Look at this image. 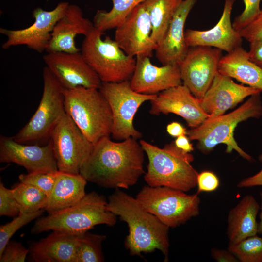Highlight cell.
I'll return each mask as SVG.
<instances>
[{
	"label": "cell",
	"mask_w": 262,
	"mask_h": 262,
	"mask_svg": "<svg viewBox=\"0 0 262 262\" xmlns=\"http://www.w3.org/2000/svg\"><path fill=\"white\" fill-rule=\"evenodd\" d=\"M144 153L136 138L116 142L104 137L94 144L80 174L100 187L128 189L144 173Z\"/></svg>",
	"instance_id": "1"
},
{
	"label": "cell",
	"mask_w": 262,
	"mask_h": 262,
	"mask_svg": "<svg viewBox=\"0 0 262 262\" xmlns=\"http://www.w3.org/2000/svg\"><path fill=\"white\" fill-rule=\"evenodd\" d=\"M107 209L125 222L129 228L125 246L131 255H141L157 249L168 261L169 228L147 211L136 198L116 190L107 201Z\"/></svg>",
	"instance_id": "2"
},
{
	"label": "cell",
	"mask_w": 262,
	"mask_h": 262,
	"mask_svg": "<svg viewBox=\"0 0 262 262\" xmlns=\"http://www.w3.org/2000/svg\"><path fill=\"white\" fill-rule=\"evenodd\" d=\"M139 143L148 160L144 180L152 187L165 186L185 192L197 186L198 173L191 163L194 157L178 148L174 141L160 148L144 140Z\"/></svg>",
	"instance_id": "3"
},
{
	"label": "cell",
	"mask_w": 262,
	"mask_h": 262,
	"mask_svg": "<svg viewBox=\"0 0 262 262\" xmlns=\"http://www.w3.org/2000/svg\"><path fill=\"white\" fill-rule=\"evenodd\" d=\"M105 197L92 192L77 203L48 215L38 218L31 229V233L39 234L48 231H60L80 234L96 226H114L117 216L107 208Z\"/></svg>",
	"instance_id": "4"
},
{
	"label": "cell",
	"mask_w": 262,
	"mask_h": 262,
	"mask_svg": "<svg viewBox=\"0 0 262 262\" xmlns=\"http://www.w3.org/2000/svg\"><path fill=\"white\" fill-rule=\"evenodd\" d=\"M260 94L250 96L246 101L232 112L209 117L197 127L187 130L189 138L198 142L197 147L204 154L209 153L215 146L224 144L227 146V153H230L235 150L243 159L252 161V157L238 145L234 138V131L240 122L250 118L259 119L262 116Z\"/></svg>",
	"instance_id": "5"
},
{
	"label": "cell",
	"mask_w": 262,
	"mask_h": 262,
	"mask_svg": "<svg viewBox=\"0 0 262 262\" xmlns=\"http://www.w3.org/2000/svg\"><path fill=\"white\" fill-rule=\"evenodd\" d=\"M64 98L66 113L93 144L111 135L112 111L99 89H64Z\"/></svg>",
	"instance_id": "6"
},
{
	"label": "cell",
	"mask_w": 262,
	"mask_h": 262,
	"mask_svg": "<svg viewBox=\"0 0 262 262\" xmlns=\"http://www.w3.org/2000/svg\"><path fill=\"white\" fill-rule=\"evenodd\" d=\"M43 90L39 105L29 122L14 136L17 142L44 145L66 114L64 88L47 66L43 70Z\"/></svg>",
	"instance_id": "7"
},
{
	"label": "cell",
	"mask_w": 262,
	"mask_h": 262,
	"mask_svg": "<svg viewBox=\"0 0 262 262\" xmlns=\"http://www.w3.org/2000/svg\"><path fill=\"white\" fill-rule=\"evenodd\" d=\"M94 28L82 41L81 52L84 59L102 82L130 81L133 74L136 59L127 54L115 40Z\"/></svg>",
	"instance_id": "8"
},
{
	"label": "cell",
	"mask_w": 262,
	"mask_h": 262,
	"mask_svg": "<svg viewBox=\"0 0 262 262\" xmlns=\"http://www.w3.org/2000/svg\"><path fill=\"white\" fill-rule=\"evenodd\" d=\"M198 193L165 186H144L136 196L139 203L161 222L170 228L186 223L199 215L201 202Z\"/></svg>",
	"instance_id": "9"
},
{
	"label": "cell",
	"mask_w": 262,
	"mask_h": 262,
	"mask_svg": "<svg viewBox=\"0 0 262 262\" xmlns=\"http://www.w3.org/2000/svg\"><path fill=\"white\" fill-rule=\"evenodd\" d=\"M108 101L112 113L113 125L111 135L116 140L130 137L136 139L142 133L133 126V119L140 106L151 101L157 95L139 93L131 87L130 81L102 82L99 89Z\"/></svg>",
	"instance_id": "10"
},
{
	"label": "cell",
	"mask_w": 262,
	"mask_h": 262,
	"mask_svg": "<svg viewBox=\"0 0 262 262\" xmlns=\"http://www.w3.org/2000/svg\"><path fill=\"white\" fill-rule=\"evenodd\" d=\"M50 140L58 170L80 174L94 144L66 113L53 129Z\"/></svg>",
	"instance_id": "11"
},
{
	"label": "cell",
	"mask_w": 262,
	"mask_h": 262,
	"mask_svg": "<svg viewBox=\"0 0 262 262\" xmlns=\"http://www.w3.org/2000/svg\"><path fill=\"white\" fill-rule=\"evenodd\" d=\"M69 5L67 1H62L50 11L40 7L34 9L32 12L34 22L24 29L11 30L0 28V33L7 38L2 48L7 49L12 47L25 45L38 53L46 51L54 27Z\"/></svg>",
	"instance_id": "12"
},
{
	"label": "cell",
	"mask_w": 262,
	"mask_h": 262,
	"mask_svg": "<svg viewBox=\"0 0 262 262\" xmlns=\"http://www.w3.org/2000/svg\"><path fill=\"white\" fill-rule=\"evenodd\" d=\"M222 52L213 47H190L180 64L182 84L196 98L204 96L218 72Z\"/></svg>",
	"instance_id": "13"
},
{
	"label": "cell",
	"mask_w": 262,
	"mask_h": 262,
	"mask_svg": "<svg viewBox=\"0 0 262 262\" xmlns=\"http://www.w3.org/2000/svg\"><path fill=\"white\" fill-rule=\"evenodd\" d=\"M152 31L150 16L143 2L115 28V40L130 56L150 57L158 45L152 39Z\"/></svg>",
	"instance_id": "14"
},
{
	"label": "cell",
	"mask_w": 262,
	"mask_h": 262,
	"mask_svg": "<svg viewBox=\"0 0 262 262\" xmlns=\"http://www.w3.org/2000/svg\"><path fill=\"white\" fill-rule=\"evenodd\" d=\"M46 66L65 89L79 87L99 89L102 82L80 51L53 52L43 56Z\"/></svg>",
	"instance_id": "15"
},
{
	"label": "cell",
	"mask_w": 262,
	"mask_h": 262,
	"mask_svg": "<svg viewBox=\"0 0 262 262\" xmlns=\"http://www.w3.org/2000/svg\"><path fill=\"white\" fill-rule=\"evenodd\" d=\"M0 162L15 163L28 173L58 171L50 140L44 145L21 144L11 137L0 136Z\"/></svg>",
	"instance_id": "16"
},
{
	"label": "cell",
	"mask_w": 262,
	"mask_h": 262,
	"mask_svg": "<svg viewBox=\"0 0 262 262\" xmlns=\"http://www.w3.org/2000/svg\"><path fill=\"white\" fill-rule=\"evenodd\" d=\"M150 102V114H174L182 117L191 129L200 126L209 117L201 107L199 99L182 83L159 93Z\"/></svg>",
	"instance_id": "17"
},
{
	"label": "cell",
	"mask_w": 262,
	"mask_h": 262,
	"mask_svg": "<svg viewBox=\"0 0 262 262\" xmlns=\"http://www.w3.org/2000/svg\"><path fill=\"white\" fill-rule=\"evenodd\" d=\"M130 81L134 91L148 95H157L182 83L179 65L158 66L146 56L136 57L135 69Z\"/></svg>",
	"instance_id": "18"
},
{
	"label": "cell",
	"mask_w": 262,
	"mask_h": 262,
	"mask_svg": "<svg viewBox=\"0 0 262 262\" xmlns=\"http://www.w3.org/2000/svg\"><path fill=\"white\" fill-rule=\"evenodd\" d=\"M262 92L254 87L237 84L231 78L218 72L199 101L209 117H213L223 115L247 97Z\"/></svg>",
	"instance_id": "19"
},
{
	"label": "cell",
	"mask_w": 262,
	"mask_h": 262,
	"mask_svg": "<svg viewBox=\"0 0 262 262\" xmlns=\"http://www.w3.org/2000/svg\"><path fill=\"white\" fill-rule=\"evenodd\" d=\"M235 0H225L222 16L217 23L208 30L187 29L185 38L188 47L218 49L227 53L241 47L242 37L233 27L231 15Z\"/></svg>",
	"instance_id": "20"
},
{
	"label": "cell",
	"mask_w": 262,
	"mask_h": 262,
	"mask_svg": "<svg viewBox=\"0 0 262 262\" xmlns=\"http://www.w3.org/2000/svg\"><path fill=\"white\" fill-rule=\"evenodd\" d=\"M196 0H183L174 15L168 29L156 48L155 55L162 64L179 65L184 58L189 47L185 38L187 18Z\"/></svg>",
	"instance_id": "21"
},
{
	"label": "cell",
	"mask_w": 262,
	"mask_h": 262,
	"mask_svg": "<svg viewBox=\"0 0 262 262\" xmlns=\"http://www.w3.org/2000/svg\"><path fill=\"white\" fill-rule=\"evenodd\" d=\"M95 28L94 24L84 17L82 9L76 4L68 5L65 14L55 24L47 53L81 51L76 46L78 35H88Z\"/></svg>",
	"instance_id": "22"
},
{
	"label": "cell",
	"mask_w": 262,
	"mask_h": 262,
	"mask_svg": "<svg viewBox=\"0 0 262 262\" xmlns=\"http://www.w3.org/2000/svg\"><path fill=\"white\" fill-rule=\"evenodd\" d=\"M80 234L53 231L45 238L30 244L31 258L35 262H75Z\"/></svg>",
	"instance_id": "23"
},
{
	"label": "cell",
	"mask_w": 262,
	"mask_h": 262,
	"mask_svg": "<svg viewBox=\"0 0 262 262\" xmlns=\"http://www.w3.org/2000/svg\"><path fill=\"white\" fill-rule=\"evenodd\" d=\"M260 206L252 195L244 196L229 211L227 235L229 245H232L258 234L257 216Z\"/></svg>",
	"instance_id": "24"
},
{
	"label": "cell",
	"mask_w": 262,
	"mask_h": 262,
	"mask_svg": "<svg viewBox=\"0 0 262 262\" xmlns=\"http://www.w3.org/2000/svg\"><path fill=\"white\" fill-rule=\"evenodd\" d=\"M218 72L262 91V68L250 60L248 51L242 47L222 57Z\"/></svg>",
	"instance_id": "25"
},
{
	"label": "cell",
	"mask_w": 262,
	"mask_h": 262,
	"mask_svg": "<svg viewBox=\"0 0 262 262\" xmlns=\"http://www.w3.org/2000/svg\"><path fill=\"white\" fill-rule=\"evenodd\" d=\"M87 181L80 174H74L58 170L54 186L48 196L45 209L51 214L69 207L79 201L86 194Z\"/></svg>",
	"instance_id": "26"
},
{
	"label": "cell",
	"mask_w": 262,
	"mask_h": 262,
	"mask_svg": "<svg viewBox=\"0 0 262 262\" xmlns=\"http://www.w3.org/2000/svg\"><path fill=\"white\" fill-rule=\"evenodd\" d=\"M183 0H146L151 24L152 40L158 45L163 39L170 21Z\"/></svg>",
	"instance_id": "27"
},
{
	"label": "cell",
	"mask_w": 262,
	"mask_h": 262,
	"mask_svg": "<svg viewBox=\"0 0 262 262\" xmlns=\"http://www.w3.org/2000/svg\"><path fill=\"white\" fill-rule=\"evenodd\" d=\"M146 0H111L110 11L98 10L93 18L95 28L103 33L115 28L137 6Z\"/></svg>",
	"instance_id": "28"
},
{
	"label": "cell",
	"mask_w": 262,
	"mask_h": 262,
	"mask_svg": "<svg viewBox=\"0 0 262 262\" xmlns=\"http://www.w3.org/2000/svg\"><path fill=\"white\" fill-rule=\"evenodd\" d=\"M12 190L18 203L20 213L45 210L48 196L39 189L33 185L20 182L15 184Z\"/></svg>",
	"instance_id": "29"
},
{
	"label": "cell",
	"mask_w": 262,
	"mask_h": 262,
	"mask_svg": "<svg viewBox=\"0 0 262 262\" xmlns=\"http://www.w3.org/2000/svg\"><path fill=\"white\" fill-rule=\"evenodd\" d=\"M104 235L88 232L81 234L78 242L75 262H101L104 261L102 243Z\"/></svg>",
	"instance_id": "30"
},
{
	"label": "cell",
	"mask_w": 262,
	"mask_h": 262,
	"mask_svg": "<svg viewBox=\"0 0 262 262\" xmlns=\"http://www.w3.org/2000/svg\"><path fill=\"white\" fill-rule=\"evenodd\" d=\"M228 249L241 262H262V237L257 235L228 245Z\"/></svg>",
	"instance_id": "31"
},
{
	"label": "cell",
	"mask_w": 262,
	"mask_h": 262,
	"mask_svg": "<svg viewBox=\"0 0 262 262\" xmlns=\"http://www.w3.org/2000/svg\"><path fill=\"white\" fill-rule=\"evenodd\" d=\"M45 210L38 211L20 213L14 217L10 222L0 226V255L1 254L6 246L12 236L20 228L29 223L33 220L39 218Z\"/></svg>",
	"instance_id": "32"
},
{
	"label": "cell",
	"mask_w": 262,
	"mask_h": 262,
	"mask_svg": "<svg viewBox=\"0 0 262 262\" xmlns=\"http://www.w3.org/2000/svg\"><path fill=\"white\" fill-rule=\"evenodd\" d=\"M58 171L55 172H33L21 174L20 182L33 185L43 191L49 196L56 182Z\"/></svg>",
	"instance_id": "33"
},
{
	"label": "cell",
	"mask_w": 262,
	"mask_h": 262,
	"mask_svg": "<svg viewBox=\"0 0 262 262\" xmlns=\"http://www.w3.org/2000/svg\"><path fill=\"white\" fill-rule=\"evenodd\" d=\"M18 203L12 189L0 183V215L15 217L20 214Z\"/></svg>",
	"instance_id": "34"
},
{
	"label": "cell",
	"mask_w": 262,
	"mask_h": 262,
	"mask_svg": "<svg viewBox=\"0 0 262 262\" xmlns=\"http://www.w3.org/2000/svg\"><path fill=\"white\" fill-rule=\"evenodd\" d=\"M245 8L242 13L235 17L232 25L238 32L248 25L261 12V0H243Z\"/></svg>",
	"instance_id": "35"
},
{
	"label": "cell",
	"mask_w": 262,
	"mask_h": 262,
	"mask_svg": "<svg viewBox=\"0 0 262 262\" xmlns=\"http://www.w3.org/2000/svg\"><path fill=\"white\" fill-rule=\"evenodd\" d=\"M29 253L21 243L9 241L0 255V262H24Z\"/></svg>",
	"instance_id": "36"
},
{
	"label": "cell",
	"mask_w": 262,
	"mask_h": 262,
	"mask_svg": "<svg viewBox=\"0 0 262 262\" xmlns=\"http://www.w3.org/2000/svg\"><path fill=\"white\" fill-rule=\"evenodd\" d=\"M239 32L242 38L250 43L262 41V10L248 25Z\"/></svg>",
	"instance_id": "37"
},
{
	"label": "cell",
	"mask_w": 262,
	"mask_h": 262,
	"mask_svg": "<svg viewBox=\"0 0 262 262\" xmlns=\"http://www.w3.org/2000/svg\"><path fill=\"white\" fill-rule=\"evenodd\" d=\"M220 180L217 176L213 172L205 170L198 173L197 178V193L211 192L218 189Z\"/></svg>",
	"instance_id": "38"
},
{
	"label": "cell",
	"mask_w": 262,
	"mask_h": 262,
	"mask_svg": "<svg viewBox=\"0 0 262 262\" xmlns=\"http://www.w3.org/2000/svg\"><path fill=\"white\" fill-rule=\"evenodd\" d=\"M262 163V152L258 157ZM262 186V169L256 174L242 180L237 184L238 188H249Z\"/></svg>",
	"instance_id": "39"
},
{
	"label": "cell",
	"mask_w": 262,
	"mask_h": 262,
	"mask_svg": "<svg viewBox=\"0 0 262 262\" xmlns=\"http://www.w3.org/2000/svg\"><path fill=\"white\" fill-rule=\"evenodd\" d=\"M210 253L211 257L217 262H239L237 257L228 249L212 248Z\"/></svg>",
	"instance_id": "40"
},
{
	"label": "cell",
	"mask_w": 262,
	"mask_h": 262,
	"mask_svg": "<svg viewBox=\"0 0 262 262\" xmlns=\"http://www.w3.org/2000/svg\"><path fill=\"white\" fill-rule=\"evenodd\" d=\"M248 54L250 60L262 68V41L250 43Z\"/></svg>",
	"instance_id": "41"
},
{
	"label": "cell",
	"mask_w": 262,
	"mask_h": 262,
	"mask_svg": "<svg viewBox=\"0 0 262 262\" xmlns=\"http://www.w3.org/2000/svg\"><path fill=\"white\" fill-rule=\"evenodd\" d=\"M166 131L170 136L174 137L187 134V129L180 123L175 121L172 122L167 125Z\"/></svg>",
	"instance_id": "42"
},
{
	"label": "cell",
	"mask_w": 262,
	"mask_h": 262,
	"mask_svg": "<svg viewBox=\"0 0 262 262\" xmlns=\"http://www.w3.org/2000/svg\"><path fill=\"white\" fill-rule=\"evenodd\" d=\"M190 140L186 135H183L177 137L174 142L175 146L180 149L187 153H190L194 151V148Z\"/></svg>",
	"instance_id": "43"
},
{
	"label": "cell",
	"mask_w": 262,
	"mask_h": 262,
	"mask_svg": "<svg viewBox=\"0 0 262 262\" xmlns=\"http://www.w3.org/2000/svg\"><path fill=\"white\" fill-rule=\"evenodd\" d=\"M260 197L261 199V212L259 214L260 222L258 223V233L262 235V191L260 192Z\"/></svg>",
	"instance_id": "44"
},
{
	"label": "cell",
	"mask_w": 262,
	"mask_h": 262,
	"mask_svg": "<svg viewBox=\"0 0 262 262\" xmlns=\"http://www.w3.org/2000/svg\"></svg>",
	"instance_id": "45"
}]
</instances>
